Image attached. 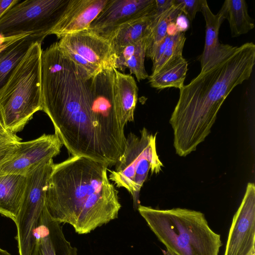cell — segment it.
Segmentation results:
<instances>
[{
  "mask_svg": "<svg viewBox=\"0 0 255 255\" xmlns=\"http://www.w3.org/2000/svg\"><path fill=\"white\" fill-rule=\"evenodd\" d=\"M255 63L253 42L235 46L180 89L169 120L177 154L186 156L205 140L225 99L237 86L250 78Z\"/></svg>",
  "mask_w": 255,
  "mask_h": 255,
  "instance_id": "1",
  "label": "cell"
},
{
  "mask_svg": "<svg viewBox=\"0 0 255 255\" xmlns=\"http://www.w3.org/2000/svg\"><path fill=\"white\" fill-rule=\"evenodd\" d=\"M107 171L104 164L80 156L54 164L44 202L50 218L81 235L117 218L121 205Z\"/></svg>",
  "mask_w": 255,
  "mask_h": 255,
  "instance_id": "2",
  "label": "cell"
},
{
  "mask_svg": "<svg viewBox=\"0 0 255 255\" xmlns=\"http://www.w3.org/2000/svg\"><path fill=\"white\" fill-rule=\"evenodd\" d=\"M92 77L62 52L57 42L42 51V111L67 149L91 142L100 134L91 107Z\"/></svg>",
  "mask_w": 255,
  "mask_h": 255,
  "instance_id": "3",
  "label": "cell"
},
{
  "mask_svg": "<svg viewBox=\"0 0 255 255\" xmlns=\"http://www.w3.org/2000/svg\"><path fill=\"white\" fill-rule=\"evenodd\" d=\"M137 209L158 240L176 255H219L221 236L210 228L202 212L141 205Z\"/></svg>",
  "mask_w": 255,
  "mask_h": 255,
  "instance_id": "4",
  "label": "cell"
},
{
  "mask_svg": "<svg viewBox=\"0 0 255 255\" xmlns=\"http://www.w3.org/2000/svg\"><path fill=\"white\" fill-rule=\"evenodd\" d=\"M41 42H34L0 90V115L4 128L15 134L42 110Z\"/></svg>",
  "mask_w": 255,
  "mask_h": 255,
  "instance_id": "5",
  "label": "cell"
},
{
  "mask_svg": "<svg viewBox=\"0 0 255 255\" xmlns=\"http://www.w3.org/2000/svg\"><path fill=\"white\" fill-rule=\"evenodd\" d=\"M140 132L139 136L132 132L128 135L124 151L108 176L117 187L124 188L130 194L136 208L148 173L158 174L163 166L156 150L157 133L153 134L145 128Z\"/></svg>",
  "mask_w": 255,
  "mask_h": 255,
  "instance_id": "6",
  "label": "cell"
},
{
  "mask_svg": "<svg viewBox=\"0 0 255 255\" xmlns=\"http://www.w3.org/2000/svg\"><path fill=\"white\" fill-rule=\"evenodd\" d=\"M69 0H27L10 7L0 19V35L4 37L34 34L43 39L63 14Z\"/></svg>",
  "mask_w": 255,
  "mask_h": 255,
  "instance_id": "7",
  "label": "cell"
},
{
  "mask_svg": "<svg viewBox=\"0 0 255 255\" xmlns=\"http://www.w3.org/2000/svg\"><path fill=\"white\" fill-rule=\"evenodd\" d=\"M54 165L53 159H49L26 176L25 191L14 221L19 255H32L35 244V231L45 208L46 187Z\"/></svg>",
  "mask_w": 255,
  "mask_h": 255,
  "instance_id": "8",
  "label": "cell"
},
{
  "mask_svg": "<svg viewBox=\"0 0 255 255\" xmlns=\"http://www.w3.org/2000/svg\"><path fill=\"white\" fill-rule=\"evenodd\" d=\"M115 68L101 70L91 78L90 93L96 119L112 145L123 152L126 137L115 92Z\"/></svg>",
  "mask_w": 255,
  "mask_h": 255,
  "instance_id": "9",
  "label": "cell"
},
{
  "mask_svg": "<svg viewBox=\"0 0 255 255\" xmlns=\"http://www.w3.org/2000/svg\"><path fill=\"white\" fill-rule=\"evenodd\" d=\"M255 185L248 183L229 230L224 255H249L255 250Z\"/></svg>",
  "mask_w": 255,
  "mask_h": 255,
  "instance_id": "10",
  "label": "cell"
},
{
  "mask_svg": "<svg viewBox=\"0 0 255 255\" xmlns=\"http://www.w3.org/2000/svg\"><path fill=\"white\" fill-rule=\"evenodd\" d=\"M63 145L55 133L43 134L35 139L21 141L12 157L0 166V173L26 176L43 162L57 155Z\"/></svg>",
  "mask_w": 255,
  "mask_h": 255,
  "instance_id": "11",
  "label": "cell"
},
{
  "mask_svg": "<svg viewBox=\"0 0 255 255\" xmlns=\"http://www.w3.org/2000/svg\"><path fill=\"white\" fill-rule=\"evenodd\" d=\"M58 42L66 54L75 55L101 69L115 68L116 55L109 41L88 30L67 34Z\"/></svg>",
  "mask_w": 255,
  "mask_h": 255,
  "instance_id": "12",
  "label": "cell"
},
{
  "mask_svg": "<svg viewBox=\"0 0 255 255\" xmlns=\"http://www.w3.org/2000/svg\"><path fill=\"white\" fill-rule=\"evenodd\" d=\"M155 12V0H108L87 30L104 37L129 21Z\"/></svg>",
  "mask_w": 255,
  "mask_h": 255,
  "instance_id": "13",
  "label": "cell"
},
{
  "mask_svg": "<svg viewBox=\"0 0 255 255\" xmlns=\"http://www.w3.org/2000/svg\"><path fill=\"white\" fill-rule=\"evenodd\" d=\"M108 0H69L65 10L50 34L58 38L87 30Z\"/></svg>",
  "mask_w": 255,
  "mask_h": 255,
  "instance_id": "14",
  "label": "cell"
},
{
  "mask_svg": "<svg viewBox=\"0 0 255 255\" xmlns=\"http://www.w3.org/2000/svg\"><path fill=\"white\" fill-rule=\"evenodd\" d=\"M61 224L53 220L45 208L35 231L31 255H77V249L65 238Z\"/></svg>",
  "mask_w": 255,
  "mask_h": 255,
  "instance_id": "15",
  "label": "cell"
},
{
  "mask_svg": "<svg viewBox=\"0 0 255 255\" xmlns=\"http://www.w3.org/2000/svg\"><path fill=\"white\" fill-rule=\"evenodd\" d=\"M206 22L205 42L203 52L200 57L201 71H203L226 56L235 46L221 44L219 40V29L225 19L221 10L214 14L204 0L201 11Z\"/></svg>",
  "mask_w": 255,
  "mask_h": 255,
  "instance_id": "16",
  "label": "cell"
},
{
  "mask_svg": "<svg viewBox=\"0 0 255 255\" xmlns=\"http://www.w3.org/2000/svg\"><path fill=\"white\" fill-rule=\"evenodd\" d=\"M155 16V14L129 21L103 37L109 41L116 55L125 47L147 38Z\"/></svg>",
  "mask_w": 255,
  "mask_h": 255,
  "instance_id": "17",
  "label": "cell"
},
{
  "mask_svg": "<svg viewBox=\"0 0 255 255\" xmlns=\"http://www.w3.org/2000/svg\"><path fill=\"white\" fill-rule=\"evenodd\" d=\"M26 184V176L0 173V214L15 221Z\"/></svg>",
  "mask_w": 255,
  "mask_h": 255,
  "instance_id": "18",
  "label": "cell"
},
{
  "mask_svg": "<svg viewBox=\"0 0 255 255\" xmlns=\"http://www.w3.org/2000/svg\"><path fill=\"white\" fill-rule=\"evenodd\" d=\"M44 39L29 34L14 41L0 50V90L36 41Z\"/></svg>",
  "mask_w": 255,
  "mask_h": 255,
  "instance_id": "19",
  "label": "cell"
},
{
  "mask_svg": "<svg viewBox=\"0 0 255 255\" xmlns=\"http://www.w3.org/2000/svg\"><path fill=\"white\" fill-rule=\"evenodd\" d=\"M115 92L123 124L134 121L138 87L134 78L115 69Z\"/></svg>",
  "mask_w": 255,
  "mask_h": 255,
  "instance_id": "20",
  "label": "cell"
},
{
  "mask_svg": "<svg viewBox=\"0 0 255 255\" xmlns=\"http://www.w3.org/2000/svg\"><path fill=\"white\" fill-rule=\"evenodd\" d=\"M220 10L229 21L232 37L247 33L254 28L245 0H226Z\"/></svg>",
  "mask_w": 255,
  "mask_h": 255,
  "instance_id": "21",
  "label": "cell"
},
{
  "mask_svg": "<svg viewBox=\"0 0 255 255\" xmlns=\"http://www.w3.org/2000/svg\"><path fill=\"white\" fill-rule=\"evenodd\" d=\"M188 70L187 61L182 57L148 76L153 88L163 89L173 87L179 90L184 86Z\"/></svg>",
  "mask_w": 255,
  "mask_h": 255,
  "instance_id": "22",
  "label": "cell"
},
{
  "mask_svg": "<svg viewBox=\"0 0 255 255\" xmlns=\"http://www.w3.org/2000/svg\"><path fill=\"white\" fill-rule=\"evenodd\" d=\"M178 6L174 3L159 15L155 14L152 27L147 38L146 56L166 36L167 28L172 22H175L178 15L182 14Z\"/></svg>",
  "mask_w": 255,
  "mask_h": 255,
  "instance_id": "23",
  "label": "cell"
},
{
  "mask_svg": "<svg viewBox=\"0 0 255 255\" xmlns=\"http://www.w3.org/2000/svg\"><path fill=\"white\" fill-rule=\"evenodd\" d=\"M185 40L184 32H178L172 36L160 59L152 65V74L182 57Z\"/></svg>",
  "mask_w": 255,
  "mask_h": 255,
  "instance_id": "24",
  "label": "cell"
},
{
  "mask_svg": "<svg viewBox=\"0 0 255 255\" xmlns=\"http://www.w3.org/2000/svg\"><path fill=\"white\" fill-rule=\"evenodd\" d=\"M147 38L137 42L134 52L127 60L124 65V71L128 68L130 75L133 74L138 81L148 77L144 67V59L146 56Z\"/></svg>",
  "mask_w": 255,
  "mask_h": 255,
  "instance_id": "25",
  "label": "cell"
},
{
  "mask_svg": "<svg viewBox=\"0 0 255 255\" xmlns=\"http://www.w3.org/2000/svg\"><path fill=\"white\" fill-rule=\"evenodd\" d=\"M21 142L16 134L0 130V166L12 157Z\"/></svg>",
  "mask_w": 255,
  "mask_h": 255,
  "instance_id": "26",
  "label": "cell"
},
{
  "mask_svg": "<svg viewBox=\"0 0 255 255\" xmlns=\"http://www.w3.org/2000/svg\"><path fill=\"white\" fill-rule=\"evenodd\" d=\"M204 0H174V3L178 6L190 21L194 19L197 12L201 11Z\"/></svg>",
  "mask_w": 255,
  "mask_h": 255,
  "instance_id": "27",
  "label": "cell"
},
{
  "mask_svg": "<svg viewBox=\"0 0 255 255\" xmlns=\"http://www.w3.org/2000/svg\"><path fill=\"white\" fill-rule=\"evenodd\" d=\"M172 36L167 34L162 40L146 55L152 60L153 65L157 63L160 59Z\"/></svg>",
  "mask_w": 255,
  "mask_h": 255,
  "instance_id": "28",
  "label": "cell"
},
{
  "mask_svg": "<svg viewBox=\"0 0 255 255\" xmlns=\"http://www.w3.org/2000/svg\"><path fill=\"white\" fill-rule=\"evenodd\" d=\"M174 0H155V14L159 15L173 5Z\"/></svg>",
  "mask_w": 255,
  "mask_h": 255,
  "instance_id": "29",
  "label": "cell"
},
{
  "mask_svg": "<svg viewBox=\"0 0 255 255\" xmlns=\"http://www.w3.org/2000/svg\"><path fill=\"white\" fill-rule=\"evenodd\" d=\"M20 1L19 0H0V19L10 7Z\"/></svg>",
  "mask_w": 255,
  "mask_h": 255,
  "instance_id": "30",
  "label": "cell"
},
{
  "mask_svg": "<svg viewBox=\"0 0 255 255\" xmlns=\"http://www.w3.org/2000/svg\"><path fill=\"white\" fill-rule=\"evenodd\" d=\"M175 24L178 32H184L188 27V21L186 17L182 14L177 17Z\"/></svg>",
  "mask_w": 255,
  "mask_h": 255,
  "instance_id": "31",
  "label": "cell"
},
{
  "mask_svg": "<svg viewBox=\"0 0 255 255\" xmlns=\"http://www.w3.org/2000/svg\"><path fill=\"white\" fill-rule=\"evenodd\" d=\"M27 35L29 34L22 35L10 37H4L0 35V50L14 41L22 38Z\"/></svg>",
  "mask_w": 255,
  "mask_h": 255,
  "instance_id": "32",
  "label": "cell"
},
{
  "mask_svg": "<svg viewBox=\"0 0 255 255\" xmlns=\"http://www.w3.org/2000/svg\"><path fill=\"white\" fill-rule=\"evenodd\" d=\"M178 32V31L175 24V22H171L168 26L167 34L169 35L173 36Z\"/></svg>",
  "mask_w": 255,
  "mask_h": 255,
  "instance_id": "33",
  "label": "cell"
},
{
  "mask_svg": "<svg viewBox=\"0 0 255 255\" xmlns=\"http://www.w3.org/2000/svg\"><path fill=\"white\" fill-rule=\"evenodd\" d=\"M162 253L163 255H176L169 250H162Z\"/></svg>",
  "mask_w": 255,
  "mask_h": 255,
  "instance_id": "34",
  "label": "cell"
},
{
  "mask_svg": "<svg viewBox=\"0 0 255 255\" xmlns=\"http://www.w3.org/2000/svg\"><path fill=\"white\" fill-rule=\"evenodd\" d=\"M0 130L2 131L7 132L4 128V127L3 126L2 121L1 119L0 115ZM8 132V131H7Z\"/></svg>",
  "mask_w": 255,
  "mask_h": 255,
  "instance_id": "35",
  "label": "cell"
},
{
  "mask_svg": "<svg viewBox=\"0 0 255 255\" xmlns=\"http://www.w3.org/2000/svg\"><path fill=\"white\" fill-rule=\"evenodd\" d=\"M0 255H10L7 251L0 248Z\"/></svg>",
  "mask_w": 255,
  "mask_h": 255,
  "instance_id": "36",
  "label": "cell"
},
{
  "mask_svg": "<svg viewBox=\"0 0 255 255\" xmlns=\"http://www.w3.org/2000/svg\"><path fill=\"white\" fill-rule=\"evenodd\" d=\"M249 255H255V250H253Z\"/></svg>",
  "mask_w": 255,
  "mask_h": 255,
  "instance_id": "37",
  "label": "cell"
}]
</instances>
